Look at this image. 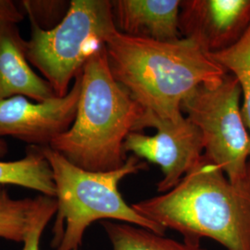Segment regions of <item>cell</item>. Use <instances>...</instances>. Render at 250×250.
<instances>
[{
    "mask_svg": "<svg viewBox=\"0 0 250 250\" xmlns=\"http://www.w3.org/2000/svg\"><path fill=\"white\" fill-rule=\"evenodd\" d=\"M115 80L145 111L163 119L184 116L183 99L203 83H215L227 72L188 38L156 41L116 31L106 44Z\"/></svg>",
    "mask_w": 250,
    "mask_h": 250,
    "instance_id": "cell-2",
    "label": "cell"
},
{
    "mask_svg": "<svg viewBox=\"0 0 250 250\" xmlns=\"http://www.w3.org/2000/svg\"><path fill=\"white\" fill-rule=\"evenodd\" d=\"M8 151H9L8 144L3 138H0V161L8 154Z\"/></svg>",
    "mask_w": 250,
    "mask_h": 250,
    "instance_id": "cell-19",
    "label": "cell"
},
{
    "mask_svg": "<svg viewBox=\"0 0 250 250\" xmlns=\"http://www.w3.org/2000/svg\"><path fill=\"white\" fill-rule=\"evenodd\" d=\"M45 195L34 198L14 199L9 191L0 187V238L23 243L31 224L44 200Z\"/></svg>",
    "mask_w": 250,
    "mask_h": 250,
    "instance_id": "cell-14",
    "label": "cell"
},
{
    "mask_svg": "<svg viewBox=\"0 0 250 250\" xmlns=\"http://www.w3.org/2000/svg\"><path fill=\"white\" fill-rule=\"evenodd\" d=\"M22 96L36 102L56 98L52 86L37 75L27 59L26 41L16 24L0 25V101Z\"/></svg>",
    "mask_w": 250,
    "mask_h": 250,
    "instance_id": "cell-11",
    "label": "cell"
},
{
    "mask_svg": "<svg viewBox=\"0 0 250 250\" xmlns=\"http://www.w3.org/2000/svg\"><path fill=\"white\" fill-rule=\"evenodd\" d=\"M125 149L161 167L163 178L157 188L166 193L202 159L204 142L200 130L188 117L163 119L145 111L136 132L127 136Z\"/></svg>",
    "mask_w": 250,
    "mask_h": 250,
    "instance_id": "cell-7",
    "label": "cell"
},
{
    "mask_svg": "<svg viewBox=\"0 0 250 250\" xmlns=\"http://www.w3.org/2000/svg\"><path fill=\"white\" fill-rule=\"evenodd\" d=\"M81 95V72L62 98L32 102L16 96L0 101V138L12 136L36 146H48L68 131L77 112Z\"/></svg>",
    "mask_w": 250,
    "mask_h": 250,
    "instance_id": "cell-8",
    "label": "cell"
},
{
    "mask_svg": "<svg viewBox=\"0 0 250 250\" xmlns=\"http://www.w3.org/2000/svg\"><path fill=\"white\" fill-rule=\"evenodd\" d=\"M57 199L56 197L45 196L42 205L31 224L23 240V250H40V239L45 226L51 221L57 213Z\"/></svg>",
    "mask_w": 250,
    "mask_h": 250,
    "instance_id": "cell-17",
    "label": "cell"
},
{
    "mask_svg": "<svg viewBox=\"0 0 250 250\" xmlns=\"http://www.w3.org/2000/svg\"><path fill=\"white\" fill-rule=\"evenodd\" d=\"M112 250H207L198 241H177L142 227L116 223L100 222Z\"/></svg>",
    "mask_w": 250,
    "mask_h": 250,
    "instance_id": "cell-13",
    "label": "cell"
},
{
    "mask_svg": "<svg viewBox=\"0 0 250 250\" xmlns=\"http://www.w3.org/2000/svg\"><path fill=\"white\" fill-rule=\"evenodd\" d=\"M18 186L56 197L52 170L41 146H30L24 158L14 161H0V187Z\"/></svg>",
    "mask_w": 250,
    "mask_h": 250,
    "instance_id": "cell-12",
    "label": "cell"
},
{
    "mask_svg": "<svg viewBox=\"0 0 250 250\" xmlns=\"http://www.w3.org/2000/svg\"><path fill=\"white\" fill-rule=\"evenodd\" d=\"M209 56L238 81L243 99L242 116L250 135V26L236 44Z\"/></svg>",
    "mask_w": 250,
    "mask_h": 250,
    "instance_id": "cell-15",
    "label": "cell"
},
{
    "mask_svg": "<svg viewBox=\"0 0 250 250\" xmlns=\"http://www.w3.org/2000/svg\"><path fill=\"white\" fill-rule=\"evenodd\" d=\"M242 92L229 72L215 83L198 85L183 99L181 110L200 130L204 155L232 183L250 168V135L242 116Z\"/></svg>",
    "mask_w": 250,
    "mask_h": 250,
    "instance_id": "cell-6",
    "label": "cell"
},
{
    "mask_svg": "<svg viewBox=\"0 0 250 250\" xmlns=\"http://www.w3.org/2000/svg\"><path fill=\"white\" fill-rule=\"evenodd\" d=\"M250 26V0H181V36L208 55L236 44Z\"/></svg>",
    "mask_w": 250,
    "mask_h": 250,
    "instance_id": "cell-9",
    "label": "cell"
},
{
    "mask_svg": "<svg viewBox=\"0 0 250 250\" xmlns=\"http://www.w3.org/2000/svg\"><path fill=\"white\" fill-rule=\"evenodd\" d=\"M145 112L111 74L105 45L81 72V95L71 128L48 146L81 169L108 171L127 161L125 143Z\"/></svg>",
    "mask_w": 250,
    "mask_h": 250,
    "instance_id": "cell-3",
    "label": "cell"
},
{
    "mask_svg": "<svg viewBox=\"0 0 250 250\" xmlns=\"http://www.w3.org/2000/svg\"><path fill=\"white\" fill-rule=\"evenodd\" d=\"M24 17L25 14L16 3L11 0H0V25L17 24Z\"/></svg>",
    "mask_w": 250,
    "mask_h": 250,
    "instance_id": "cell-18",
    "label": "cell"
},
{
    "mask_svg": "<svg viewBox=\"0 0 250 250\" xmlns=\"http://www.w3.org/2000/svg\"><path fill=\"white\" fill-rule=\"evenodd\" d=\"M19 6L29 21L48 31L57 26L68 12L70 2L63 0H23Z\"/></svg>",
    "mask_w": 250,
    "mask_h": 250,
    "instance_id": "cell-16",
    "label": "cell"
},
{
    "mask_svg": "<svg viewBox=\"0 0 250 250\" xmlns=\"http://www.w3.org/2000/svg\"><path fill=\"white\" fill-rule=\"evenodd\" d=\"M118 32L156 41L183 38L179 30L181 0H112Z\"/></svg>",
    "mask_w": 250,
    "mask_h": 250,
    "instance_id": "cell-10",
    "label": "cell"
},
{
    "mask_svg": "<svg viewBox=\"0 0 250 250\" xmlns=\"http://www.w3.org/2000/svg\"><path fill=\"white\" fill-rule=\"evenodd\" d=\"M30 23L28 62L44 75L59 98L68 94L71 82L90 57L118 31L109 0L70 1L62 21L48 31Z\"/></svg>",
    "mask_w": 250,
    "mask_h": 250,
    "instance_id": "cell-5",
    "label": "cell"
},
{
    "mask_svg": "<svg viewBox=\"0 0 250 250\" xmlns=\"http://www.w3.org/2000/svg\"><path fill=\"white\" fill-rule=\"evenodd\" d=\"M132 206L184 239L209 238L226 250H250V161L247 176L232 183L203 155L171 190Z\"/></svg>",
    "mask_w": 250,
    "mask_h": 250,
    "instance_id": "cell-1",
    "label": "cell"
},
{
    "mask_svg": "<svg viewBox=\"0 0 250 250\" xmlns=\"http://www.w3.org/2000/svg\"><path fill=\"white\" fill-rule=\"evenodd\" d=\"M52 170L56 187L57 213L51 247L54 250H80L85 231L95 222L118 221L158 234L166 229L139 214L125 202L119 185L126 176L147 169V163L134 155L114 170H83L49 146H41Z\"/></svg>",
    "mask_w": 250,
    "mask_h": 250,
    "instance_id": "cell-4",
    "label": "cell"
}]
</instances>
